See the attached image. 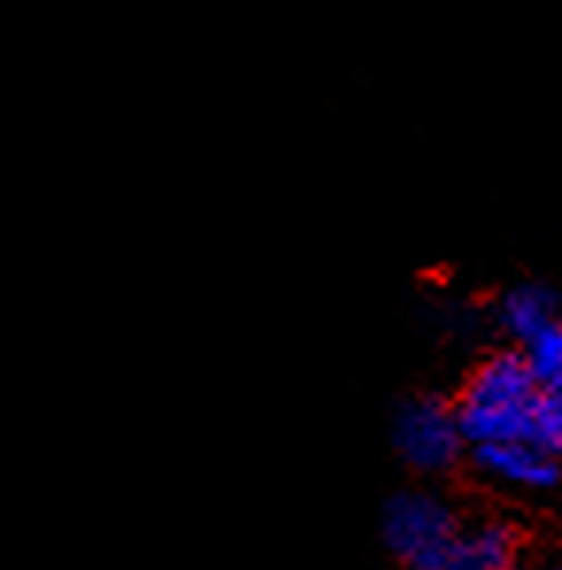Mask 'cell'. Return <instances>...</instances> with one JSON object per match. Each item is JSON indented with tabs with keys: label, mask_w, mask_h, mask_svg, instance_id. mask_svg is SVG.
Instances as JSON below:
<instances>
[{
	"label": "cell",
	"mask_w": 562,
	"mask_h": 570,
	"mask_svg": "<svg viewBox=\"0 0 562 570\" xmlns=\"http://www.w3.org/2000/svg\"><path fill=\"white\" fill-rule=\"evenodd\" d=\"M528 366H532L540 390H562V321L551 324L548 332H540L524 351Z\"/></svg>",
	"instance_id": "7"
},
{
	"label": "cell",
	"mask_w": 562,
	"mask_h": 570,
	"mask_svg": "<svg viewBox=\"0 0 562 570\" xmlns=\"http://www.w3.org/2000/svg\"><path fill=\"white\" fill-rule=\"evenodd\" d=\"M393 440L405 455L408 466L416 471H447L463 448V424L459 413L447 409L440 397H413L397 409L393 421Z\"/></svg>",
	"instance_id": "3"
},
{
	"label": "cell",
	"mask_w": 562,
	"mask_h": 570,
	"mask_svg": "<svg viewBox=\"0 0 562 570\" xmlns=\"http://www.w3.org/2000/svg\"><path fill=\"white\" fill-rule=\"evenodd\" d=\"M516 567V532L505 521L463 524L451 543L443 570H513Z\"/></svg>",
	"instance_id": "5"
},
{
	"label": "cell",
	"mask_w": 562,
	"mask_h": 570,
	"mask_svg": "<svg viewBox=\"0 0 562 570\" xmlns=\"http://www.w3.org/2000/svg\"><path fill=\"white\" fill-rule=\"evenodd\" d=\"M540 570H562V563H548V567H540Z\"/></svg>",
	"instance_id": "9"
},
{
	"label": "cell",
	"mask_w": 562,
	"mask_h": 570,
	"mask_svg": "<svg viewBox=\"0 0 562 570\" xmlns=\"http://www.w3.org/2000/svg\"><path fill=\"white\" fill-rule=\"evenodd\" d=\"M385 543L413 570H443L459 535L455 509L427 490H408L385 505Z\"/></svg>",
	"instance_id": "2"
},
{
	"label": "cell",
	"mask_w": 562,
	"mask_h": 570,
	"mask_svg": "<svg viewBox=\"0 0 562 570\" xmlns=\"http://www.w3.org/2000/svg\"><path fill=\"white\" fill-rule=\"evenodd\" d=\"M474 463L485 478H493L505 490L540 493L559 482V455L532 440H505L474 448Z\"/></svg>",
	"instance_id": "4"
},
{
	"label": "cell",
	"mask_w": 562,
	"mask_h": 570,
	"mask_svg": "<svg viewBox=\"0 0 562 570\" xmlns=\"http://www.w3.org/2000/svg\"><path fill=\"white\" fill-rule=\"evenodd\" d=\"M501 328L509 335H516V340L532 343L540 332H548L551 324L559 321V301L555 293L548 289V285L540 282H520L513 289L501 297Z\"/></svg>",
	"instance_id": "6"
},
{
	"label": "cell",
	"mask_w": 562,
	"mask_h": 570,
	"mask_svg": "<svg viewBox=\"0 0 562 570\" xmlns=\"http://www.w3.org/2000/svg\"><path fill=\"white\" fill-rule=\"evenodd\" d=\"M528 440L548 448L551 455L562 451V390H540L532 405V432Z\"/></svg>",
	"instance_id": "8"
},
{
	"label": "cell",
	"mask_w": 562,
	"mask_h": 570,
	"mask_svg": "<svg viewBox=\"0 0 562 570\" xmlns=\"http://www.w3.org/2000/svg\"><path fill=\"white\" fill-rule=\"evenodd\" d=\"M540 397L532 366L524 355H493L470 374L463 401H459V424L474 448L482 443L528 440L532 432V405Z\"/></svg>",
	"instance_id": "1"
}]
</instances>
